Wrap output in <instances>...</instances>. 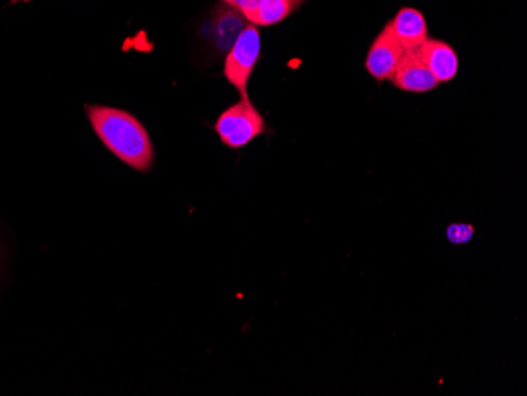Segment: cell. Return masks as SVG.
Masks as SVG:
<instances>
[{"label":"cell","mask_w":527,"mask_h":396,"mask_svg":"<svg viewBox=\"0 0 527 396\" xmlns=\"http://www.w3.org/2000/svg\"><path fill=\"white\" fill-rule=\"evenodd\" d=\"M87 117L100 141L125 165L147 172L155 152L149 133L133 114L109 106H87Z\"/></svg>","instance_id":"cell-1"},{"label":"cell","mask_w":527,"mask_h":396,"mask_svg":"<svg viewBox=\"0 0 527 396\" xmlns=\"http://www.w3.org/2000/svg\"><path fill=\"white\" fill-rule=\"evenodd\" d=\"M215 131L226 147L242 149L266 131V122L250 98H242L221 113Z\"/></svg>","instance_id":"cell-2"},{"label":"cell","mask_w":527,"mask_h":396,"mask_svg":"<svg viewBox=\"0 0 527 396\" xmlns=\"http://www.w3.org/2000/svg\"><path fill=\"white\" fill-rule=\"evenodd\" d=\"M261 56V34L258 27L247 24L228 51L223 75L228 83L236 87L240 97L248 98L250 81Z\"/></svg>","instance_id":"cell-3"},{"label":"cell","mask_w":527,"mask_h":396,"mask_svg":"<svg viewBox=\"0 0 527 396\" xmlns=\"http://www.w3.org/2000/svg\"><path fill=\"white\" fill-rule=\"evenodd\" d=\"M404 53L406 51L398 42L397 37L393 35L390 23H387L381 34L374 38L373 45L370 46L365 68L378 83L390 81Z\"/></svg>","instance_id":"cell-4"},{"label":"cell","mask_w":527,"mask_h":396,"mask_svg":"<svg viewBox=\"0 0 527 396\" xmlns=\"http://www.w3.org/2000/svg\"><path fill=\"white\" fill-rule=\"evenodd\" d=\"M390 81L398 89L411 94H425L439 86L438 79L434 78L417 51L404 53Z\"/></svg>","instance_id":"cell-5"},{"label":"cell","mask_w":527,"mask_h":396,"mask_svg":"<svg viewBox=\"0 0 527 396\" xmlns=\"http://www.w3.org/2000/svg\"><path fill=\"white\" fill-rule=\"evenodd\" d=\"M417 53L422 57L428 70L433 73L434 78L438 79L439 84L449 83L458 75L460 60L449 43L428 38L427 42L417 49Z\"/></svg>","instance_id":"cell-6"},{"label":"cell","mask_w":527,"mask_h":396,"mask_svg":"<svg viewBox=\"0 0 527 396\" xmlns=\"http://www.w3.org/2000/svg\"><path fill=\"white\" fill-rule=\"evenodd\" d=\"M390 27L406 53L417 51L428 40L427 21L422 12L415 8H401L397 16L390 21Z\"/></svg>","instance_id":"cell-7"},{"label":"cell","mask_w":527,"mask_h":396,"mask_svg":"<svg viewBox=\"0 0 527 396\" xmlns=\"http://www.w3.org/2000/svg\"><path fill=\"white\" fill-rule=\"evenodd\" d=\"M226 7L228 8L220 10L215 15L214 23H212V37H214L218 49H228L229 51L247 24H245L242 13L237 12L229 5Z\"/></svg>","instance_id":"cell-8"},{"label":"cell","mask_w":527,"mask_h":396,"mask_svg":"<svg viewBox=\"0 0 527 396\" xmlns=\"http://www.w3.org/2000/svg\"><path fill=\"white\" fill-rule=\"evenodd\" d=\"M296 4L289 0H261L256 12L248 19V23L256 27H270L285 21L292 12Z\"/></svg>","instance_id":"cell-9"},{"label":"cell","mask_w":527,"mask_h":396,"mask_svg":"<svg viewBox=\"0 0 527 396\" xmlns=\"http://www.w3.org/2000/svg\"><path fill=\"white\" fill-rule=\"evenodd\" d=\"M474 237V226L466 223H453L447 228V239L453 245H464L469 243Z\"/></svg>","instance_id":"cell-10"},{"label":"cell","mask_w":527,"mask_h":396,"mask_svg":"<svg viewBox=\"0 0 527 396\" xmlns=\"http://www.w3.org/2000/svg\"><path fill=\"white\" fill-rule=\"evenodd\" d=\"M289 2H292V4L299 5L302 4L303 0H289Z\"/></svg>","instance_id":"cell-11"}]
</instances>
